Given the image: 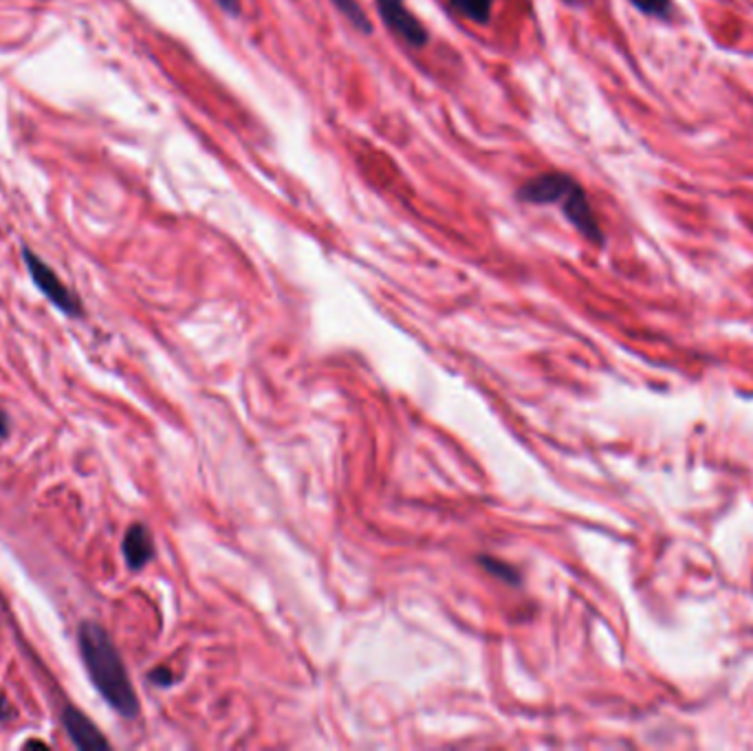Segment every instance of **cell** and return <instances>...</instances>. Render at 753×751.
Here are the masks:
<instances>
[{
    "label": "cell",
    "instance_id": "5b68a950",
    "mask_svg": "<svg viewBox=\"0 0 753 751\" xmlns=\"http://www.w3.org/2000/svg\"><path fill=\"white\" fill-rule=\"evenodd\" d=\"M60 718H63V725H65L71 742L78 749H82V751H104V749H111V742L100 731V727L85 711H80L78 707L65 705Z\"/></svg>",
    "mask_w": 753,
    "mask_h": 751
},
{
    "label": "cell",
    "instance_id": "e0dca14e",
    "mask_svg": "<svg viewBox=\"0 0 753 751\" xmlns=\"http://www.w3.org/2000/svg\"><path fill=\"white\" fill-rule=\"evenodd\" d=\"M566 3H575V0H566Z\"/></svg>",
    "mask_w": 753,
    "mask_h": 751
},
{
    "label": "cell",
    "instance_id": "7c38bea8",
    "mask_svg": "<svg viewBox=\"0 0 753 751\" xmlns=\"http://www.w3.org/2000/svg\"><path fill=\"white\" fill-rule=\"evenodd\" d=\"M148 678H151V683H155V685H159V687H168V685L175 683V674H173L170 667H155V670L148 674Z\"/></svg>",
    "mask_w": 753,
    "mask_h": 751
},
{
    "label": "cell",
    "instance_id": "6da1fadb",
    "mask_svg": "<svg viewBox=\"0 0 753 751\" xmlns=\"http://www.w3.org/2000/svg\"><path fill=\"white\" fill-rule=\"evenodd\" d=\"M78 648L91 683L107 705L129 720L137 718L140 698L109 630L93 619H85L78 628Z\"/></svg>",
    "mask_w": 753,
    "mask_h": 751
},
{
    "label": "cell",
    "instance_id": "3957f363",
    "mask_svg": "<svg viewBox=\"0 0 753 751\" xmlns=\"http://www.w3.org/2000/svg\"><path fill=\"white\" fill-rule=\"evenodd\" d=\"M384 25L397 34L406 45L421 49L428 45V30L417 21V16L406 8V0H377Z\"/></svg>",
    "mask_w": 753,
    "mask_h": 751
},
{
    "label": "cell",
    "instance_id": "8fae6325",
    "mask_svg": "<svg viewBox=\"0 0 753 751\" xmlns=\"http://www.w3.org/2000/svg\"><path fill=\"white\" fill-rule=\"evenodd\" d=\"M480 564H485L491 573H496L498 577H502L505 582H509V584H518V573L513 571V568H509L507 564H502V562H496V560H491V557H483L480 560Z\"/></svg>",
    "mask_w": 753,
    "mask_h": 751
},
{
    "label": "cell",
    "instance_id": "277c9868",
    "mask_svg": "<svg viewBox=\"0 0 753 751\" xmlns=\"http://www.w3.org/2000/svg\"><path fill=\"white\" fill-rule=\"evenodd\" d=\"M557 203L562 206L564 217L575 225V230L582 236H586L590 243H597V245L603 243V232L599 228V221L590 208V201L584 188L577 181H573V186L564 192V197Z\"/></svg>",
    "mask_w": 753,
    "mask_h": 751
},
{
    "label": "cell",
    "instance_id": "30bf717a",
    "mask_svg": "<svg viewBox=\"0 0 753 751\" xmlns=\"http://www.w3.org/2000/svg\"><path fill=\"white\" fill-rule=\"evenodd\" d=\"M630 3H632L639 12H643V14H647V16H654V19H667V14H669V10H672L669 0H630Z\"/></svg>",
    "mask_w": 753,
    "mask_h": 751
},
{
    "label": "cell",
    "instance_id": "52a82bcc",
    "mask_svg": "<svg viewBox=\"0 0 753 751\" xmlns=\"http://www.w3.org/2000/svg\"><path fill=\"white\" fill-rule=\"evenodd\" d=\"M122 553L131 571H142L155 557V540L144 522H133L122 540Z\"/></svg>",
    "mask_w": 753,
    "mask_h": 751
},
{
    "label": "cell",
    "instance_id": "5bb4252c",
    "mask_svg": "<svg viewBox=\"0 0 753 751\" xmlns=\"http://www.w3.org/2000/svg\"><path fill=\"white\" fill-rule=\"evenodd\" d=\"M217 5L221 10H225L228 14H232V16L241 14V0H217Z\"/></svg>",
    "mask_w": 753,
    "mask_h": 751
},
{
    "label": "cell",
    "instance_id": "ba28073f",
    "mask_svg": "<svg viewBox=\"0 0 753 751\" xmlns=\"http://www.w3.org/2000/svg\"><path fill=\"white\" fill-rule=\"evenodd\" d=\"M450 5L465 19L485 25L491 19L494 0H450Z\"/></svg>",
    "mask_w": 753,
    "mask_h": 751
},
{
    "label": "cell",
    "instance_id": "7a4b0ae2",
    "mask_svg": "<svg viewBox=\"0 0 753 751\" xmlns=\"http://www.w3.org/2000/svg\"><path fill=\"white\" fill-rule=\"evenodd\" d=\"M23 258H25V265H27V272H30L34 285L41 289V294L60 313H65L69 318H82L85 316L80 298L60 280V276L38 254H34L32 250H25Z\"/></svg>",
    "mask_w": 753,
    "mask_h": 751
},
{
    "label": "cell",
    "instance_id": "4fadbf2b",
    "mask_svg": "<svg viewBox=\"0 0 753 751\" xmlns=\"http://www.w3.org/2000/svg\"><path fill=\"white\" fill-rule=\"evenodd\" d=\"M12 718H16V709L10 703V698L3 692H0V720L5 722V720H12Z\"/></svg>",
    "mask_w": 753,
    "mask_h": 751
},
{
    "label": "cell",
    "instance_id": "9c48e42d",
    "mask_svg": "<svg viewBox=\"0 0 753 751\" xmlns=\"http://www.w3.org/2000/svg\"><path fill=\"white\" fill-rule=\"evenodd\" d=\"M331 3L340 10V14H342L357 32H364V34H370V32H373V25H370L366 12L362 10V5L357 3V0H331Z\"/></svg>",
    "mask_w": 753,
    "mask_h": 751
},
{
    "label": "cell",
    "instance_id": "2e32d148",
    "mask_svg": "<svg viewBox=\"0 0 753 751\" xmlns=\"http://www.w3.org/2000/svg\"><path fill=\"white\" fill-rule=\"evenodd\" d=\"M32 747H43V749H47V744H45V742H38V740H30V742H25V749H32Z\"/></svg>",
    "mask_w": 753,
    "mask_h": 751
},
{
    "label": "cell",
    "instance_id": "8992f818",
    "mask_svg": "<svg viewBox=\"0 0 753 751\" xmlns=\"http://www.w3.org/2000/svg\"><path fill=\"white\" fill-rule=\"evenodd\" d=\"M573 181L575 179L564 173H544L529 179L524 186H520L518 199L533 206H551L564 197V192L573 186Z\"/></svg>",
    "mask_w": 753,
    "mask_h": 751
},
{
    "label": "cell",
    "instance_id": "9a60e30c",
    "mask_svg": "<svg viewBox=\"0 0 753 751\" xmlns=\"http://www.w3.org/2000/svg\"><path fill=\"white\" fill-rule=\"evenodd\" d=\"M10 417H8V412L3 410V408H0V439H5L8 434H10Z\"/></svg>",
    "mask_w": 753,
    "mask_h": 751
}]
</instances>
